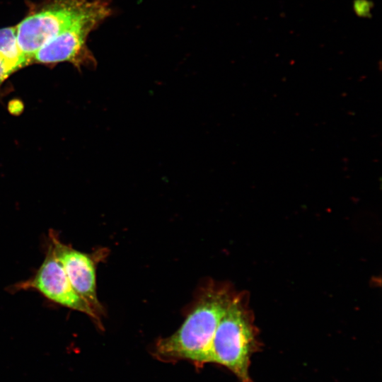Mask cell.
Returning <instances> with one entry per match:
<instances>
[{
	"label": "cell",
	"mask_w": 382,
	"mask_h": 382,
	"mask_svg": "<svg viewBox=\"0 0 382 382\" xmlns=\"http://www.w3.org/2000/svg\"><path fill=\"white\" fill-rule=\"evenodd\" d=\"M233 294L228 286L213 282L207 284L180 328L156 342V355L163 360L209 362L215 331Z\"/></svg>",
	"instance_id": "1"
},
{
	"label": "cell",
	"mask_w": 382,
	"mask_h": 382,
	"mask_svg": "<svg viewBox=\"0 0 382 382\" xmlns=\"http://www.w3.org/2000/svg\"><path fill=\"white\" fill-rule=\"evenodd\" d=\"M258 347L257 331L246 295L234 293L215 331L209 362L224 366L241 382H252L250 358Z\"/></svg>",
	"instance_id": "2"
},
{
	"label": "cell",
	"mask_w": 382,
	"mask_h": 382,
	"mask_svg": "<svg viewBox=\"0 0 382 382\" xmlns=\"http://www.w3.org/2000/svg\"><path fill=\"white\" fill-rule=\"evenodd\" d=\"M110 14L105 0H93L81 16L36 52L32 62L53 65L65 62L78 69L94 67L96 61L87 46L88 37Z\"/></svg>",
	"instance_id": "3"
},
{
	"label": "cell",
	"mask_w": 382,
	"mask_h": 382,
	"mask_svg": "<svg viewBox=\"0 0 382 382\" xmlns=\"http://www.w3.org/2000/svg\"><path fill=\"white\" fill-rule=\"evenodd\" d=\"M93 0H48L33 6L16 25L21 52L28 63L47 41L73 23Z\"/></svg>",
	"instance_id": "4"
},
{
	"label": "cell",
	"mask_w": 382,
	"mask_h": 382,
	"mask_svg": "<svg viewBox=\"0 0 382 382\" xmlns=\"http://www.w3.org/2000/svg\"><path fill=\"white\" fill-rule=\"evenodd\" d=\"M50 245L62 264L67 277L79 296L93 311L96 323L100 325L103 308L96 292V267L97 257L101 253L88 254L73 248L60 241L54 231L49 235Z\"/></svg>",
	"instance_id": "5"
},
{
	"label": "cell",
	"mask_w": 382,
	"mask_h": 382,
	"mask_svg": "<svg viewBox=\"0 0 382 382\" xmlns=\"http://www.w3.org/2000/svg\"><path fill=\"white\" fill-rule=\"evenodd\" d=\"M11 289H35L60 306L88 315L96 323L93 311L72 287L50 244L46 256L35 274L31 278L16 284Z\"/></svg>",
	"instance_id": "6"
},
{
	"label": "cell",
	"mask_w": 382,
	"mask_h": 382,
	"mask_svg": "<svg viewBox=\"0 0 382 382\" xmlns=\"http://www.w3.org/2000/svg\"><path fill=\"white\" fill-rule=\"evenodd\" d=\"M0 62L11 74L28 65L18 47L16 25L0 29Z\"/></svg>",
	"instance_id": "7"
},
{
	"label": "cell",
	"mask_w": 382,
	"mask_h": 382,
	"mask_svg": "<svg viewBox=\"0 0 382 382\" xmlns=\"http://www.w3.org/2000/svg\"><path fill=\"white\" fill-rule=\"evenodd\" d=\"M371 7V2L367 0H357L354 3V10L359 16H367Z\"/></svg>",
	"instance_id": "8"
},
{
	"label": "cell",
	"mask_w": 382,
	"mask_h": 382,
	"mask_svg": "<svg viewBox=\"0 0 382 382\" xmlns=\"http://www.w3.org/2000/svg\"><path fill=\"white\" fill-rule=\"evenodd\" d=\"M11 74V72L6 68V66L0 62V86Z\"/></svg>",
	"instance_id": "9"
}]
</instances>
